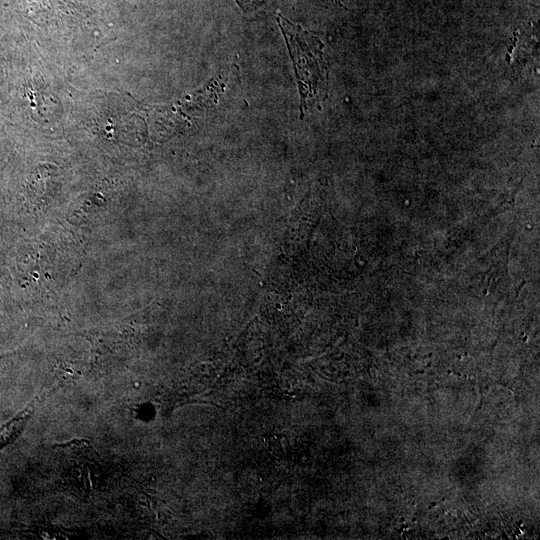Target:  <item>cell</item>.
Masks as SVG:
<instances>
[{
  "label": "cell",
  "mask_w": 540,
  "mask_h": 540,
  "mask_svg": "<svg viewBox=\"0 0 540 540\" xmlns=\"http://www.w3.org/2000/svg\"><path fill=\"white\" fill-rule=\"evenodd\" d=\"M278 23L288 43L290 55L293 59L295 72L299 81L301 95L305 94L307 87L310 95L316 93V82L320 81L309 68V64L320 70V51L317 39L310 36L302 27L292 24L288 19L278 15Z\"/></svg>",
  "instance_id": "6da1fadb"
},
{
  "label": "cell",
  "mask_w": 540,
  "mask_h": 540,
  "mask_svg": "<svg viewBox=\"0 0 540 540\" xmlns=\"http://www.w3.org/2000/svg\"><path fill=\"white\" fill-rule=\"evenodd\" d=\"M241 8L244 10H253L260 7L267 0H236Z\"/></svg>",
  "instance_id": "3957f363"
},
{
  "label": "cell",
  "mask_w": 540,
  "mask_h": 540,
  "mask_svg": "<svg viewBox=\"0 0 540 540\" xmlns=\"http://www.w3.org/2000/svg\"><path fill=\"white\" fill-rule=\"evenodd\" d=\"M32 413L31 407L26 408L11 421L0 427V448L9 444L23 429Z\"/></svg>",
  "instance_id": "7a4b0ae2"
}]
</instances>
